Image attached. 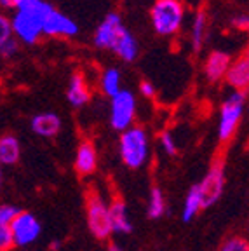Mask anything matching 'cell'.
Masks as SVG:
<instances>
[{"label": "cell", "mask_w": 249, "mask_h": 251, "mask_svg": "<svg viewBox=\"0 0 249 251\" xmlns=\"http://www.w3.org/2000/svg\"><path fill=\"white\" fill-rule=\"evenodd\" d=\"M119 153L125 168L141 169L150 157V136L141 126L132 124L127 129L121 131L119 138Z\"/></svg>", "instance_id": "obj_1"}, {"label": "cell", "mask_w": 249, "mask_h": 251, "mask_svg": "<svg viewBox=\"0 0 249 251\" xmlns=\"http://www.w3.org/2000/svg\"><path fill=\"white\" fill-rule=\"evenodd\" d=\"M185 9L181 0H155L150 9L152 28L160 37L178 35L185 25Z\"/></svg>", "instance_id": "obj_2"}, {"label": "cell", "mask_w": 249, "mask_h": 251, "mask_svg": "<svg viewBox=\"0 0 249 251\" xmlns=\"http://www.w3.org/2000/svg\"><path fill=\"white\" fill-rule=\"evenodd\" d=\"M248 91H235L223 100L220 106V117H218V140L222 143H228L232 138L237 134L241 127L242 117H244L246 108V98H248Z\"/></svg>", "instance_id": "obj_3"}, {"label": "cell", "mask_w": 249, "mask_h": 251, "mask_svg": "<svg viewBox=\"0 0 249 251\" xmlns=\"http://www.w3.org/2000/svg\"><path fill=\"white\" fill-rule=\"evenodd\" d=\"M86 216H87V227L91 234L100 241L108 239L112 235V227H110V215H108V204L101 197V194L91 188L86 192Z\"/></svg>", "instance_id": "obj_4"}, {"label": "cell", "mask_w": 249, "mask_h": 251, "mask_svg": "<svg viewBox=\"0 0 249 251\" xmlns=\"http://www.w3.org/2000/svg\"><path fill=\"white\" fill-rule=\"evenodd\" d=\"M136 108L138 101L134 93L129 89H121L113 96H110V112H108V121L112 129L115 131H124L129 126L134 124L136 121Z\"/></svg>", "instance_id": "obj_5"}, {"label": "cell", "mask_w": 249, "mask_h": 251, "mask_svg": "<svg viewBox=\"0 0 249 251\" xmlns=\"http://www.w3.org/2000/svg\"><path fill=\"white\" fill-rule=\"evenodd\" d=\"M197 187L200 190V196H202L204 209L222 199L223 190H225V164H223V159H216L211 164L209 171L200 180V183H197Z\"/></svg>", "instance_id": "obj_6"}, {"label": "cell", "mask_w": 249, "mask_h": 251, "mask_svg": "<svg viewBox=\"0 0 249 251\" xmlns=\"http://www.w3.org/2000/svg\"><path fill=\"white\" fill-rule=\"evenodd\" d=\"M12 232V241H14V246L18 248H26L30 244L37 243V239L40 237V232H42V224L39 222L33 213L23 211L21 209L18 213L12 224L9 225Z\"/></svg>", "instance_id": "obj_7"}, {"label": "cell", "mask_w": 249, "mask_h": 251, "mask_svg": "<svg viewBox=\"0 0 249 251\" xmlns=\"http://www.w3.org/2000/svg\"><path fill=\"white\" fill-rule=\"evenodd\" d=\"M125 28L124 20L119 12L112 11L103 18V21L96 26L93 33V44L98 49H103V51L112 52L113 46L117 42L121 31Z\"/></svg>", "instance_id": "obj_8"}, {"label": "cell", "mask_w": 249, "mask_h": 251, "mask_svg": "<svg viewBox=\"0 0 249 251\" xmlns=\"http://www.w3.org/2000/svg\"><path fill=\"white\" fill-rule=\"evenodd\" d=\"M78 31L80 28H78L77 21L72 20L65 12L58 11L56 7L49 12L42 25V35L51 37V39H74L78 35Z\"/></svg>", "instance_id": "obj_9"}, {"label": "cell", "mask_w": 249, "mask_h": 251, "mask_svg": "<svg viewBox=\"0 0 249 251\" xmlns=\"http://www.w3.org/2000/svg\"><path fill=\"white\" fill-rule=\"evenodd\" d=\"M91 86L87 78L80 72H75L68 78V86H66V100L74 108H82L91 101Z\"/></svg>", "instance_id": "obj_10"}, {"label": "cell", "mask_w": 249, "mask_h": 251, "mask_svg": "<svg viewBox=\"0 0 249 251\" xmlns=\"http://www.w3.org/2000/svg\"><path fill=\"white\" fill-rule=\"evenodd\" d=\"M223 80L228 84L230 89L248 91V86H249V56L246 54V52L242 56H239V58H235V59L230 61Z\"/></svg>", "instance_id": "obj_11"}, {"label": "cell", "mask_w": 249, "mask_h": 251, "mask_svg": "<svg viewBox=\"0 0 249 251\" xmlns=\"http://www.w3.org/2000/svg\"><path fill=\"white\" fill-rule=\"evenodd\" d=\"M232 56L225 51H211L207 54L206 61H204V77L207 78V82L218 84L225 78L226 68H228Z\"/></svg>", "instance_id": "obj_12"}, {"label": "cell", "mask_w": 249, "mask_h": 251, "mask_svg": "<svg viewBox=\"0 0 249 251\" xmlns=\"http://www.w3.org/2000/svg\"><path fill=\"white\" fill-rule=\"evenodd\" d=\"M98 168V150L91 140H82L75 153V171L80 176H89Z\"/></svg>", "instance_id": "obj_13"}, {"label": "cell", "mask_w": 249, "mask_h": 251, "mask_svg": "<svg viewBox=\"0 0 249 251\" xmlns=\"http://www.w3.org/2000/svg\"><path fill=\"white\" fill-rule=\"evenodd\" d=\"M31 131L40 138H56L61 131V117L54 112H40L31 117Z\"/></svg>", "instance_id": "obj_14"}, {"label": "cell", "mask_w": 249, "mask_h": 251, "mask_svg": "<svg viewBox=\"0 0 249 251\" xmlns=\"http://www.w3.org/2000/svg\"><path fill=\"white\" fill-rule=\"evenodd\" d=\"M108 215H110V227H112V234H129L132 230L131 218H129V211L125 202L117 197L108 204Z\"/></svg>", "instance_id": "obj_15"}, {"label": "cell", "mask_w": 249, "mask_h": 251, "mask_svg": "<svg viewBox=\"0 0 249 251\" xmlns=\"http://www.w3.org/2000/svg\"><path fill=\"white\" fill-rule=\"evenodd\" d=\"M112 52H115L117 58L125 63H131L138 58V54H140V42L134 37V33L127 30V26L121 31V35H119L117 42L113 46Z\"/></svg>", "instance_id": "obj_16"}, {"label": "cell", "mask_w": 249, "mask_h": 251, "mask_svg": "<svg viewBox=\"0 0 249 251\" xmlns=\"http://www.w3.org/2000/svg\"><path fill=\"white\" fill-rule=\"evenodd\" d=\"M21 159V141L14 134L0 136V166H14Z\"/></svg>", "instance_id": "obj_17"}, {"label": "cell", "mask_w": 249, "mask_h": 251, "mask_svg": "<svg viewBox=\"0 0 249 251\" xmlns=\"http://www.w3.org/2000/svg\"><path fill=\"white\" fill-rule=\"evenodd\" d=\"M206 37H207V16L206 12L199 11L195 12L190 25V44L195 52H199L204 47Z\"/></svg>", "instance_id": "obj_18"}, {"label": "cell", "mask_w": 249, "mask_h": 251, "mask_svg": "<svg viewBox=\"0 0 249 251\" xmlns=\"http://www.w3.org/2000/svg\"><path fill=\"white\" fill-rule=\"evenodd\" d=\"M100 91H101L105 96H113L115 93L122 89V74L119 68L115 67H110V68H105L100 75Z\"/></svg>", "instance_id": "obj_19"}, {"label": "cell", "mask_w": 249, "mask_h": 251, "mask_svg": "<svg viewBox=\"0 0 249 251\" xmlns=\"http://www.w3.org/2000/svg\"><path fill=\"white\" fill-rule=\"evenodd\" d=\"M202 209H204L202 196H200V190H199L197 185H194V187H190V190L187 192V197H185L181 220L188 224V222H192Z\"/></svg>", "instance_id": "obj_20"}, {"label": "cell", "mask_w": 249, "mask_h": 251, "mask_svg": "<svg viewBox=\"0 0 249 251\" xmlns=\"http://www.w3.org/2000/svg\"><path fill=\"white\" fill-rule=\"evenodd\" d=\"M166 213V197L164 192L159 187H152L150 196H148V204H147V215L148 218L157 220Z\"/></svg>", "instance_id": "obj_21"}, {"label": "cell", "mask_w": 249, "mask_h": 251, "mask_svg": "<svg viewBox=\"0 0 249 251\" xmlns=\"http://www.w3.org/2000/svg\"><path fill=\"white\" fill-rule=\"evenodd\" d=\"M21 42L16 37H11L5 42L0 44V59H12L20 54Z\"/></svg>", "instance_id": "obj_22"}, {"label": "cell", "mask_w": 249, "mask_h": 251, "mask_svg": "<svg viewBox=\"0 0 249 251\" xmlns=\"http://www.w3.org/2000/svg\"><path fill=\"white\" fill-rule=\"evenodd\" d=\"M218 251H249V243L242 235H232L220 246Z\"/></svg>", "instance_id": "obj_23"}, {"label": "cell", "mask_w": 249, "mask_h": 251, "mask_svg": "<svg viewBox=\"0 0 249 251\" xmlns=\"http://www.w3.org/2000/svg\"><path fill=\"white\" fill-rule=\"evenodd\" d=\"M159 143H160V149L168 153V155L174 157L176 153H178V145H176V140L171 134V131H164V133H160Z\"/></svg>", "instance_id": "obj_24"}, {"label": "cell", "mask_w": 249, "mask_h": 251, "mask_svg": "<svg viewBox=\"0 0 249 251\" xmlns=\"http://www.w3.org/2000/svg\"><path fill=\"white\" fill-rule=\"evenodd\" d=\"M21 209L14 204H0V225H11Z\"/></svg>", "instance_id": "obj_25"}, {"label": "cell", "mask_w": 249, "mask_h": 251, "mask_svg": "<svg viewBox=\"0 0 249 251\" xmlns=\"http://www.w3.org/2000/svg\"><path fill=\"white\" fill-rule=\"evenodd\" d=\"M14 248L12 232L9 225H0V251H11Z\"/></svg>", "instance_id": "obj_26"}, {"label": "cell", "mask_w": 249, "mask_h": 251, "mask_svg": "<svg viewBox=\"0 0 249 251\" xmlns=\"http://www.w3.org/2000/svg\"><path fill=\"white\" fill-rule=\"evenodd\" d=\"M12 35V26H11V18L5 16L4 12H0V44L11 39Z\"/></svg>", "instance_id": "obj_27"}, {"label": "cell", "mask_w": 249, "mask_h": 251, "mask_svg": "<svg viewBox=\"0 0 249 251\" xmlns=\"http://www.w3.org/2000/svg\"><path fill=\"white\" fill-rule=\"evenodd\" d=\"M140 93L143 98L147 100H153L155 98V94H157V87L153 86L150 80H141L140 82Z\"/></svg>", "instance_id": "obj_28"}, {"label": "cell", "mask_w": 249, "mask_h": 251, "mask_svg": "<svg viewBox=\"0 0 249 251\" xmlns=\"http://www.w3.org/2000/svg\"><path fill=\"white\" fill-rule=\"evenodd\" d=\"M232 25H234L237 30H242V31H246L248 30V26H249V18H248V14H239V16H235L234 20H232Z\"/></svg>", "instance_id": "obj_29"}, {"label": "cell", "mask_w": 249, "mask_h": 251, "mask_svg": "<svg viewBox=\"0 0 249 251\" xmlns=\"http://www.w3.org/2000/svg\"><path fill=\"white\" fill-rule=\"evenodd\" d=\"M106 251H125V250L121 246V244H117V243H110V244H108V250H106Z\"/></svg>", "instance_id": "obj_30"}, {"label": "cell", "mask_w": 249, "mask_h": 251, "mask_svg": "<svg viewBox=\"0 0 249 251\" xmlns=\"http://www.w3.org/2000/svg\"><path fill=\"white\" fill-rule=\"evenodd\" d=\"M0 7H2V9H11L12 7L11 0H0Z\"/></svg>", "instance_id": "obj_31"}, {"label": "cell", "mask_w": 249, "mask_h": 251, "mask_svg": "<svg viewBox=\"0 0 249 251\" xmlns=\"http://www.w3.org/2000/svg\"><path fill=\"white\" fill-rule=\"evenodd\" d=\"M59 248H61V243H59V241H52V243H51V251H58Z\"/></svg>", "instance_id": "obj_32"}, {"label": "cell", "mask_w": 249, "mask_h": 251, "mask_svg": "<svg viewBox=\"0 0 249 251\" xmlns=\"http://www.w3.org/2000/svg\"><path fill=\"white\" fill-rule=\"evenodd\" d=\"M2 183H4V171H2V166H0V188H2Z\"/></svg>", "instance_id": "obj_33"}]
</instances>
